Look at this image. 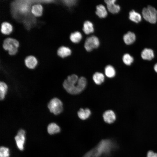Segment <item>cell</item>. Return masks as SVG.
Segmentation results:
<instances>
[{
	"mask_svg": "<svg viewBox=\"0 0 157 157\" xmlns=\"http://www.w3.org/2000/svg\"><path fill=\"white\" fill-rule=\"evenodd\" d=\"M91 111L88 108H81L77 113L78 117L81 119L84 120L88 118L91 115Z\"/></svg>",
	"mask_w": 157,
	"mask_h": 157,
	"instance_id": "ffe728a7",
	"label": "cell"
},
{
	"mask_svg": "<svg viewBox=\"0 0 157 157\" xmlns=\"http://www.w3.org/2000/svg\"><path fill=\"white\" fill-rule=\"evenodd\" d=\"M47 131L50 135L54 134L59 132L60 129L59 126L56 123L52 122L49 123L47 127Z\"/></svg>",
	"mask_w": 157,
	"mask_h": 157,
	"instance_id": "d6986e66",
	"label": "cell"
},
{
	"mask_svg": "<svg viewBox=\"0 0 157 157\" xmlns=\"http://www.w3.org/2000/svg\"><path fill=\"white\" fill-rule=\"evenodd\" d=\"M19 50H20V49H19ZM22 53H23V52H22Z\"/></svg>",
	"mask_w": 157,
	"mask_h": 157,
	"instance_id": "f1b7e54d",
	"label": "cell"
},
{
	"mask_svg": "<svg viewBox=\"0 0 157 157\" xmlns=\"http://www.w3.org/2000/svg\"><path fill=\"white\" fill-rule=\"evenodd\" d=\"M93 79L96 84L100 85L104 81V76L102 73L97 72L93 74Z\"/></svg>",
	"mask_w": 157,
	"mask_h": 157,
	"instance_id": "603a6c76",
	"label": "cell"
},
{
	"mask_svg": "<svg viewBox=\"0 0 157 157\" xmlns=\"http://www.w3.org/2000/svg\"><path fill=\"white\" fill-rule=\"evenodd\" d=\"M136 36L135 34L129 31L125 34L123 37L124 43L127 45L133 44L135 41Z\"/></svg>",
	"mask_w": 157,
	"mask_h": 157,
	"instance_id": "9a60e30c",
	"label": "cell"
},
{
	"mask_svg": "<svg viewBox=\"0 0 157 157\" xmlns=\"http://www.w3.org/2000/svg\"><path fill=\"white\" fill-rule=\"evenodd\" d=\"M24 63L26 67L29 69H34L38 64V61L36 58L32 56L26 57L24 60Z\"/></svg>",
	"mask_w": 157,
	"mask_h": 157,
	"instance_id": "9c48e42d",
	"label": "cell"
},
{
	"mask_svg": "<svg viewBox=\"0 0 157 157\" xmlns=\"http://www.w3.org/2000/svg\"><path fill=\"white\" fill-rule=\"evenodd\" d=\"M15 139L18 148L20 150H23L25 140V131L22 129L19 130L17 135L15 137Z\"/></svg>",
	"mask_w": 157,
	"mask_h": 157,
	"instance_id": "52a82bcc",
	"label": "cell"
},
{
	"mask_svg": "<svg viewBox=\"0 0 157 157\" xmlns=\"http://www.w3.org/2000/svg\"><path fill=\"white\" fill-rule=\"evenodd\" d=\"M47 107L50 112L55 115L60 114L63 110V104L62 101L56 97L50 100L48 104Z\"/></svg>",
	"mask_w": 157,
	"mask_h": 157,
	"instance_id": "7a4b0ae2",
	"label": "cell"
},
{
	"mask_svg": "<svg viewBox=\"0 0 157 157\" xmlns=\"http://www.w3.org/2000/svg\"><path fill=\"white\" fill-rule=\"evenodd\" d=\"M13 27L9 23L4 22L1 24L0 31L1 33L5 35H9L12 32Z\"/></svg>",
	"mask_w": 157,
	"mask_h": 157,
	"instance_id": "ac0fdd59",
	"label": "cell"
},
{
	"mask_svg": "<svg viewBox=\"0 0 157 157\" xmlns=\"http://www.w3.org/2000/svg\"><path fill=\"white\" fill-rule=\"evenodd\" d=\"M104 121L108 124H111L114 122L116 119V116L114 112L111 110L105 111L103 115Z\"/></svg>",
	"mask_w": 157,
	"mask_h": 157,
	"instance_id": "30bf717a",
	"label": "cell"
},
{
	"mask_svg": "<svg viewBox=\"0 0 157 157\" xmlns=\"http://www.w3.org/2000/svg\"><path fill=\"white\" fill-rule=\"evenodd\" d=\"M100 44L99 38L94 35H92L86 38L84 44V47L88 52H90L97 49Z\"/></svg>",
	"mask_w": 157,
	"mask_h": 157,
	"instance_id": "8992f818",
	"label": "cell"
},
{
	"mask_svg": "<svg viewBox=\"0 0 157 157\" xmlns=\"http://www.w3.org/2000/svg\"><path fill=\"white\" fill-rule=\"evenodd\" d=\"M9 150L7 147L1 146L0 148V157H9Z\"/></svg>",
	"mask_w": 157,
	"mask_h": 157,
	"instance_id": "484cf974",
	"label": "cell"
},
{
	"mask_svg": "<svg viewBox=\"0 0 157 157\" xmlns=\"http://www.w3.org/2000/svg\"><path fill=\"white\" fill-rule=\"evenodd\" d=\"M116 1V0H105L104 1L109 13L112 14H115L119 12L120 7L119 5L115 4V2Z\"/></svg>",
	"mask_w": 157,
	"mask_h": 157,
	"instance_id": "ba28073f",
	"label": "cell"
},
{
	"mask_svg": "<svg viewBox=\"0 0 157 157\" xmlns=\"http://www.w3.org/2000/svg\"><path fill=\"white\" fill-rule=\"evenodd\" d=\"M147 157H157V153L151 150L149 151L147 153Z\"/></svg>",
	"mask_w": 157,
	"mask_h": 157,
	"instance_id": "4316f807",
	"label": "cell"
},
{
	"mask_svg": "<svg viewBox=\"0 0 157 157\" xmlns=\"http://www.w3.org/2000/svg\"><path fill=\"white\" fill-rule=\"evenodd\" d=\"M83 38L82 33L78 31H75L71 33L69 36L70 41L74 44L79 43L82 40Z\"/></svg>",
	"mask_w": 157,
	"mask_h": 157,
	"instance_id": "e0dca14e",
	"label": "cell"
},
{
	"mask_svg": "<svg viewBox=\"0 0 157 157\" xmlns=\"http://www.w3.org/2000/svg\"><path fill=\"white\" fill-rule=\"evenodd\" d=\"M19 46V43L17 40L10 38H6L3 40L2 44L3 49L8 51V54L10 55L16 54Z\"/></svg>",
	"mask_w": 157,
	"mask_h": 157,
	"instance_id": "277c9868",
	"label": "cell"
},
{
	"mask_svg": "<svg viewBox=\"0 0 157 157\" xmlns=\"http://www.w3.org/2000/svg\"><path fill=\"white\" fill-rule=\"evenodd\" d=\"M129 18L131 21L136 23L141 21L142 17L139 13L132 10L129 12Z\"/></svg>",
	"mask_w": 157,
	"mask_h": 157,
	"instance_id": "7402d4cb",
	"label": "cell"
},
{
	"mask_svg": "<svg viewBox=\"0 0 157 157\" xmlns=\"http://www.w3.org/2000/svg\"><path fill=\"white\" fill-rule=\"evenodd\" d=\"M72 53V50L64 46L60 47L57 51L58 55L62 58H64L70 56Z\"/></svg>",
	"mask_w": 157,
	"mask_h": 157,
	"instance_id": "7c38bea8",
	"label": "cell"
},
{
	"mask_svg": "<svg viewBox=\"0 0 157 157\" xmlns=\"http://www.w3.org/2000/svg\"><path fill=\"white\" fill-rule=\"evenodd\" d=\"M43 7L40 3H36L33 5L31 7V12L35 17L41 16L42 14Z\"/></svg>",
	"mask_w": 157,
	"mask_h": 157,
	"instance_id": "5bb4252c",
	"label": "cell"
},
{
	"mask_svg": "<svg viewBox=\"0 0 157 157\" xmlns=\"http://www.w3.org/2000/svg\"><path fill=\"white\" fill-rule=\"evenodd\" d=\"M8 87L7 84L3 81H0V100L5 98L8 92Z\"/></svg>",
	"mask_w": 157,
	"mask_h": 157,
	"instance_id": "44dd1931",
	"label": "cell"
},
{
	"mask_svg": "<svg viewBox=\"0 0 157 157\" xmlns=\"http://www.w3.org/2000/svg\"><path fill=\"white\" fill-rule=\"evenodd\" d=\"M105 73L108 77L111 78L115 75V71L114 67L110 65L106 66L105 69Z\"/></svg>",
	"mask_w": 157,
	"mask_h": 157,
	"instance_id": "cb8c5ba5",
	"label": "cell"
},
{
	"mask_svg": "<svg viewBox=\"0 0 157 157\" xmlns=\"http://www.w3.org/2000/svg\"><path fill=\"white\" fill-rule=\"evenodd\" d=\"M154 69L155 71L157 73V63L154 66Z\"/></svg>",
	"mask_w": 157,
	"mask_h": 157,
	"instance_id": "83f0119b",
	"label": "cell"
},
{
	"mask_svg": "<svg viewBox=\"0 0 157 157\" xmlns=\"http://www.w3.org/2000/svg\"><path fill=\"white\" fill-rule=\"evenodd\" d=\"M111 142L108 140H102L99 144L97 147L91 151L92 153H94L92 155V157H99L103 154H107L109 152L111 148Z\"/></svg>",
	"mask_w": 157,
	"mask_h": 157,
	"instance_id": "3957f363",
	"label": "cell"
},
{
	"mask_svg": "<svg viewBox=\"0 0 157 157\" xmlns=\"http://www.w3.org/2000/svg\"><path fill=\"white\" fill-rule=\"evenodd\" d=\"M95 13L100 18H104L106 17L108 14L106 8L102 4H99L96 6Z\"/></svg>",
	"mask_w": 157,
	"mask_h": 157,
	"instance_id": "8fae6325",
	"label": "cell"
},
{
	"mask_svg": "<svg viewBox=\"0 0 157 157\" xmlns=\"http://www.w3.org/2000/svg\"><path fill=\"white\" fill-rule=\"evenodd\" d=\"M86 80L84 77L78 78V76L73 74L68 76L64 80L63 86L68 93L76 94L81 93L85 88Z\"/></svg>",
	"mask_w": 157,
	"mask_h": 157,
	"instance_id": "6da1fadb",
	"label": "cell"
},
{
	"mask_svg": "<svg viewBox=\"0 0 157 157\" xmlns=\"http://www.w3.org/2000/svg\"><path fill=\"white\" fill-rule=\"evenodd\" d=\"M143 17L145 20L151 23L154 24L157 21V10L154 7L148 6L142 10Z\"/></svg>",
	"mask_w": 157,
	"mask_h": 157,
	"instance_id": "5b68a950",
	"label": "cell"
},
{
	"mask_svg": "<svg viewBox=\"0 0 157 157\" xmlns=\"http://www.w3.org/2000/svg\"><path fill=\"white\" fill-rule=\"evenodd\" d=\"M133 58L128 53H126L123 56V61L127 65H130L133 62Z\"/></svg>",
	"mask_w": 157,
	"mask_h": 157,
	"instance_id": "d4e9b609",
	"label": "cell"
},
{
	"mask_svg": "<svg viewBox=\"0 0 157 157\" xmlns=\"http://www.w3.org/2000/svg\"><path fill=\"white\" fill-rule=\"evenodd\" d=\"M82 30L85 35H88L93 33L94 27L93 23L89 20L85 21L83 24Z\"/></svg>",
	"mask_w": 157,
	"mask_h": 157,
	"instance_id": "4fadbf2b",
	"label": "cell"
},
{
	"mask_svg": "<svg viewBox=\"0 0 157 157\" xmlns=\"http://www.w3.org/2000/svg\"><path fill=\"white\" fill-rule=\"evenodd\" d=\"M141 56L144 60H151L154 57V51L151 49L145 48L142 51Z\"/></svg>",
	"mask_w": 157,
	"mask_h": 157,
	"instance_id": "2e32d148",
	"label": "cell"
}]
</instances>
